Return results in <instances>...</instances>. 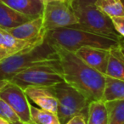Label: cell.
Returning <instances> with one entry per match:
<instances>
[{
	"label": "cell",
	"mask_w": 124,
	"mask_h": 124,
	"mask_svg": "<svg viewBox=\"0 0 124 124\" xmlns=\"http://www.w3.org/2000/svg\"><path fill=\"white\" fill-rule=\"evenodd\" d=\"M60 61L64 82L83 93L89 101L102 100L105 75L85 63L75 52L51 45Z\"/></svg>",
	"instance_id": "6da1fadb"
},
{
	"label": "cell",
	"mask_w": 124,
	"mask_h": 124,
	"mask_svg": "<svg viewBox=\"0 0 124 124\" xmlns=\"http://www.w3.org/2000/svg\"><path fill=\"white\" fill-rule=\"evenodd\" d=\"M44 40L71 52L85 46L110 49L118 46V39L76 27H61L46 31Z\"/></svg>",
	"instance_id": "7a4b0ae2"
},
{
	"label": "cell",
	"mask_w": 124,
	"mask_h": 124,
	"mask_svg": "<svg viewBox=\"0 0 124 124\" xmlns=\"http://www.w3.org/2000/svg\"><path fill=\"white\" fill-rule=\"evenodd\" d=\"M56 52L44 40L42 44L21 52L0 61V81L10 80L28 67L56 57Z\"/></svg>",
	"instance_id": "3957f363"
},
{
	"label": "cell",
	"mask_w": 124,
	"mask_h": 124,
	"mask_svg": "<svg viewBox=\"0 0 124 124\" xmlns=\"http://www.w3.org/2000/svg\"><path fill=\"white\" fill-rule=\"evenodd\" d=\"M9 81L24 89L28 86L53 87L64 82V79L58 56H56L23 70Z\"/></svg>",
	"instance_id": "277c9868"
},
{
	"label": "cell",
	"mask_w": 124,
	"mask_h": 124,
	"mask_svg": "<svg viewBox=\"0 0 124 124\" xmlns=\"http://www.w3.org/2000/svg\"><path fill=\"white\" fill-rule=\"evenodd\" d=\"M58 102L57 116L60 123L65 124L69 119L78 114L88 118L89 100L79 91L65 82L51 87Z\"/></svg>",
	"instance_id": "5b68a950"
},
{
	"label": "cell",
	"mask_w": 124,
	"mask_h": 124,
	"mask_svg": "<svg viewBox=\"0 0 124 124\" xmlns=\"http://www.w3.org/2000/svg\"><path fill=\"white\" fill-rule=\"evenodd\" d=\"M74 12L78 17V23L71 26V27L83 29L116 39H118L120 37L114 28L111 18L100 11L95 5L75 9Z\"/></svg>",
	"instance_id": "8992f818"
},
{
	"label": "cell",
	"mask_w": 124,
	"mask_h": 124,
	"mask_svg": "<svg viewBox=\"0 0 124 124\" xmlns=\"http://www.w3.org/2000/svg\"><path fill=\"white\" fill-rule=\"evenodd\" d=\"M42 17L45 31L56 28L68 27L78 23L73 9L67 2L64 1L46 3Z\"/></svg>",
	"instance_id": "52a82bcc"
},
{
	"label": "cell",
	"mask_w": 124,
	"mask_h": 124,
	"mask_svg": "<svg viewBox=\"0 0 124 124\" xmlns=\"http://www.w3.org/2000/svg\"><path fill=\"white\" fill-rule=\"evenodd\" d=\"M0 98L14 110L21 122L29 123L31 121V105L22 88L9 80L0 81Z\"/></svg>",
	"instance_id": "ba28073f"
},
{
	"label": "cell",
	"mask_w": 124,
	"mask_h": 124,
	"mask_svg": "<svg viewBox=\"0 0 124 124\" xmlns=\"http://www.w3.org/2000/svg\"><path fill=\"white\" fill-rule=\"evenodd\" d=\"M43 42L44 38L38 40L18 39L6 30L0 28V61L21 52L35 48Z\"/></svg>",
	"instance_id": "9c48e42d"
},
{
	"label": "cell",
	"mask_w": 124,
	"mask_h": 124,
	"mask_svg": "<svg viewBox=\"0 0 124 124\" xmlns=\"http://www.w3.org/2000/svg\"><path fill=\"white\" fill-rule=\"evenodd\" d=\"M27 98L32 100L41 109L56 113L58 111V102L51 87L28 86L24 88Z\"/></svg>",
	"instance_id": "30bf717a"
},
{
	"label": "cell",
	"mask_w": 124,
	"mask_h": 124,
	"mask_svg": "<svg viewBox=\"0 0 124 124\" xmlns=\"http://www.w3.org/2000/svg\"><path fill=\"white\" fill-rule=\"evenodd\" d=\"M75 53L88 66L105 75L110 49L85 46L78 48Z\"/></svg>",
	"instance_id": "8fae6325"
},
{
	"label": "cell",
	"mask_w": 124,
	"mask_h": 124,
	"mask_svg": "<svg viewBox=\"0 0 124 124\" xmlns=\"http://www.w3.org/2000/svg\"><path fill=\"white\" fill-rule=\"evenodd\" d=\"M11 35L21 40H38L44 38L45 31L43 28V17L39 16L35 19L20 25L16 27L6 30Z\"/></svg>",
	"instance_id": "7c38bea8"
},
{
	"label": "cell",
	"mask_w": 124,
	"mask_h": 124,
	"mask_svg": "<svg viewBox=\"0 0 124 124\" xmlns=\"http://www.w3.org/2000/svg\"><path fill=\"white\" fill-rule=\"evenodd\" d=\"M14 10L31 17L43 16L45 3L43 0H1Z\"/></svg>",
	"instance_id": "4fadbf2b"
},
{
	"label": "cell",
	"mask_w": 124,
	"mask_h": 124,
	"mask_svg": "<svg viewBox=\"0 0 124 124\" xmlns=\"http://www.w3.org/2000/svg\"><path fill=\"white\" fill-rule=\"evenodd\" d=\"M35 19L14 10L0 0V28L9 30Z\"/></svg>",
	"instance_id": "5bb4252c"
},
{
	"label": "cell",
	"mask_w": 124,
	"mask_h": 124,
	"mask_svg": "<svg viewBox=\"0 0 124 124\" xmlns=\"http://www.w3.org/2000/svg\"><path fill=\"white\" fill-rule=\"evenodd\" d=\"M105 75L124 81V54L119 46L110 49Z\"/></svg>",
	"instance_id": "9a60e30c"
},
{
	"label": "cell",
	"mask_w": 124,
	"mask_h": 124,
	"mask_svg": "<svg viewBox=\"0 0 124 124\" xmlns=\"http://www.w3.org/2000/svg\"><path fill=\"white\" fill-rule=\"evenodd\" d=\"M102 100L104 102L124 100V81L105 76Z\"/></svg>",
	"instance_id": "2e32d148"
},
{
	"label": "cell",
	"mask_w": 124,
	"mask_h": 124,
	"mask_svg": "<svg viewBox=\"0 0 124 124\" xmlns=\"http://www.w3.org/2000/svg\"><path fill=\"white\" fill-rule=\"evenodd\" d=\"M87 124H108V110L103 100L89 102Z\"/></svg>",
	"instance_id": "e0dca14e"
},
{
	"label": "cell",
	"mask_w": 124,
	"mask_h": 124,
	"mask_svg": "<svg viewBox=\"0 0 124 124\" xmlns=\"http://www.w3.org/2000/svg\"><path fill=\"white\" fill-rule=\"evenodd\" d=\"M94 5L110 18L124 16V8L121 0H97Z\"/></svg>",
	"instance_id": "ac0fdd59"
},
{
	"label": "cell",
	"mask_w": 124,
	"mask_h": 124,
	"mask_svg": "<svg viewBox=\"0 0 124 124\" xmlns=\"http://www.w3.org/2000/svg\"><path fill=\"white\" fill-rule=\"evenodd\" d=\"M30 113L32 122L38 124H61L56 113L30 105Z\"/></svg>",
	"instance_id": "d6986e66"
},
{
	"label": "cell",
	"mask_w": 124,
	"mask_h": 124,
	"mask_svg": "<svg viewBox=\"0 0 124 124\" xmlns=\"http://www.w3.org/2000/svg\"><path fill=\"white\" fill-rule=\"evenodd\" d=\"M108 110V124L124 123V100L105 102Z\"/></svg>",
	"instance_id": "ffe728a7"
},
{
	"label": "cell",
	"mask_w": 124,
	"mask_h": 124,
	"mask_svg": "<svg viewBox=\"0 0 124 124\" xmlns=\"http://www.w3.org/2000/svg\"><path fill=\"white\" fill-rule=\"evenodd\" d=\"M0 117L6 119L10 123L21 121L14 110L1 98H0Z\"/></svg>",
	"instance_id": "44dd1931"
},
{
	"label": "cell",
	"mask_w": 124,
	"mask_h": 124,
	"mask_svg": "<svg viewBox=\"0 0 124 124\" xmlns=\"http://www.w3.org/2000/svg\"><path fill=\"white\" fill-rule=\"evenodd\" d=\"M96 1L97 0H68V4L71 5L73 10H75L81 8L94 5Z\"/></svg>",
	"instance_id": "7402d4cb"
},
{
	"label": "cell",
	"mask_w": 124,
	"mask_h": 124,
	"mask_svg": "<svg viewBox=\"0 0 124 124\" xmlns=\"http://www.w3.org/2000/svg\"><path fill=\"white\" fill-rule=\"evenodd\" d=\"M114 28L119 36L124 38V16H116L111 18Z\"/></svg>",
	"instance_id": "603a6c76"
},
{
	"label": "cell",
	"mask_w": 124,
	"mask_h": 124,
	"mask_svg": "<svg viewBox=\"0 0 124 124\" xmlns=\"http://www.w3.org/2000/svg\"><path fill=\"white\" fill-rule=\"evenodd\" d=\"M87 120L88 118L85 116L78 114L69 119L65 124H87Z\"/></svg>",
	"instance_id": "cb8c5ba5"
},
{
	"label": "cell",
	"mask_w": 124,
	"mask_h": 124,
	"mask_svg": "<svg viewBox=\"0 0 124 124\" xmlns=\"http://www.w3.org/2000/svg\"><path fill=\"white\" fill-rule=\"evenodd\" d=\"M118 46L120 47L121 50H122V52L124 54V38H122L121 36L118 38Z\"/></svg>",
	"instance_id": "d4e9b609"
},
{
	"label": "cell",
	"mask_w": 124,
	"mask_h": 124,
	"mask_svg": "<svg viewBox=\"0 0 124 124\" xmlns=\"http://www.w3.org/2000/svg\"><path fill=\"white\" fill-rule=\"evenodd\" d=\"M0 124H11L9 121H7L6 119L3 118V117H0Z\"/></svg>",
	"instance_id": "484cf974"
},
{
	"label": "cell",
	"mask_w": 124,
	"mask_h": 124,
	"mask_svg": "<svg viewBox=\"0 0 124 124\" xmlns=\"http://www.w3.org/2000/svg\"><path fill=\"white\" fill-rule=\"evenodd\" d=\"M43 2L46 4V3H48V2H52V1H64V2H67L68 3V0H43Z\"/></svg>",
	"instance_id": "4316f807"
},
{
	"label": "cell",
	"mask_w": 124,
	"mask_h": 124,
	"mask_svg": "<svg viewBox=\"0 0 124 124\" xmlns=\"http://www.w3.org/2000/svg\"><path fill=\"white\" fill-rule=\"evenodd\" d=\"M11 124H29V123H26V122H21V121H17V122H12Z\"/></svg>",
	"instance_id": "83f0119b"
},
{
	"label": "cell",
	"mask_w": 124,
	"mask_h": 124,
	"mask_svg": "<svg viewBox=\"0 0 124 124\" xmlns=\"http://www.w3.org/2000/svg\"><path fill=\"white\" fill-rule=\"evenodd\" d=\"M29 124H38V123H36V122H32V121H31V122H29Z\"/></svg>",
	"instance_id": "f1b7e54d"
},
{
	"label": "cell",
	"mask_w": 124,
	"mask_h": 124,
	"mask_svg": "<svg viewBox=\"0 0 124 124\" xmlns=\"http://www.w3.org/2000/svg\"><path fill=\"white\" fill-rule=\"evenodd\" d=\"M121 2H122V5H123V8H124V0H121Z\"/></svg>",
	"instance_id": "f546056e"
},
{
	"label": "cell",
	"mask_w": 124,
	"mask_h": 124,
	"mask_svg": "<svg viewBox=\"0 0 124 124\" xmlns=\"http://www.w3.org/2000/svg\"><path fill=\"white\" fill-rule=\"evenodd\" d=\"M123 124H124V123H123Z\"/></svg>",
	"instance_id": "4dcf8cb0"
}]
</instances>
